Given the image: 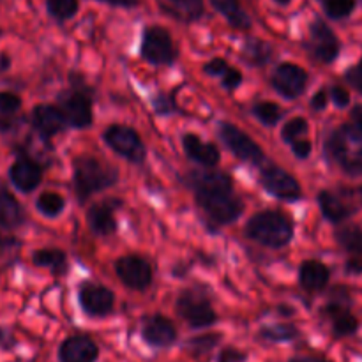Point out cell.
<instances>
[{
    "label": "cell",
    "mask_w": 362,
    "mask_h": 362,
    "mask_svg": "<svg viewBox=\"0 0 362 362\" xmlns=\"http://www.w3.org/2000/svg\"><path fill=\"white\" fill-rule=\"evenodd\" d=\"M325 152L343 172L362 177V126L350 120L336 127L325 141Z\"/></svg>",
    "instance_id": "obj_1"
},
{
    "label": "cell",
    "mask_w": 362,
    "mask_h": 362,
    "mask_svg": "<svg viewBox=\"0 0 362 362\" xmlns=\"http://www.w3.org/2000/svg\"><path fill=\"white\" fill-rule=\"evenodd\" d=\"M246 235L265 247L279 250L290 244L293 237V225L283 212H257L246 223Z\"/></svg>",
    "instance_id": "obj_2"
},
{
    "label": "cell",
    "mask_w": 362,
    "mask_h": 362,
    "mask_svg": "<svg viewBox=\"0 0 362 362\" xmlns=\"http://www.w3.org/2000/svg\"><path fill=\"white\" fill-rule=\"evenodd\" d=\"M119 172L115 168L103 165L92 156H81L74 161V189L80 204L88 200L94 193L115 186Z\"/></svg>",
    "instance_id": "obj_3"
},
{
    "label": "cell",
    "mask_w": 362,
    "mask_h": 362,
    "mask_svg": "<svg viewBox=\"0 0 362 362\" xmlns=\"http://www.w3.org/2000/svg\"><path fill=\"white\" fill-rule=\"evenodd\" d=\"M175 310L191 329H207L218 322V313L212 308L211 299L198 288L182 290L177 297Z\"/></svg>",
    "instance_id": "obj_4"
},
{
    "label": "cell",
    "mask_w": 362,
    "mask_h": 362,
    "mask_svg": "<svg viewBox=\"0 0 362 362\" xmlns=\"http://www.w3.org/2000/svg\"><path fill=\"white\" fill-rule=\"evenodd\" d=\"M350 304H352V299H350L349 290L345 286H336L332 290L331 300L322 310V317L329 320L332 336L336 339L349 338L359 331V320L350 311Z\"/></svg>",
    "instance_id": "obj_5"
},
{
    "label": "cell",
    "mask_w": 362,
    "mask_h": 362,
    "mask_svg": "<svg viewBox=\"0 0 362 362\" xmlns=\"http://www.w3.org/2000/svg\"><path fill=\"white\" fill-rule=\"evenodd\" d=\"M198 207L218 225H230L244 212V204L232 191H204L194 193Z\"/></svg>",
    "instance_id": "obj_6"
},
{
    "label": "cell",
    "mask_w": 362,
    "mask_h": 362,
    "mask_svg": "<svg viewBox=\"0 0 362 362\" xmlns=\"http://www.w3.org/2000/svg\"><path fill=\"white\" fill-rule=\"evenodd\" d=\"M141 57L152 66H170L175 60L172 35L166 28L151 25L144 28L141 34Z\"/></svg>",
    "instance_id": "obj_7"
},
{
    "label": "cell",
    "mask_w": 362,
    "mask_h": 362,
    "mask_svg": "<svg viewBox=\"0 0 362 362\" xmlns=\"http://www.w3.org/2000/svg\"><path fill=\"white\" fill-rule=\"evenodd\" d=\"M103 138H105L106 145L113 152H117L120 158L127 159V161L134 163V165L144 163L145 156H147V148H145V144L140 138V134L127 126L113 124V126H110L105 131Z\"/></svg>",
    "instance_id": "obj_8"
},
{
    "label": "cell",
    "mask_w": 362,
    "mask_h": 362,
    "mask_svg": "<svg viewBox=\"0 0 362 362\" xmlns=\"http://www.w3.org/2000/svg\"><path fill=\"white\" fill-rule=\"evenodd\" d=\"M219 138L225 144V147L232 152L240 161L253 163V165H262L265 161L264 151L255 140H251L250 134L244 133L243 129L235 127L230 122L219 124Z\"/></svg>",
    "instance_id": "obj_9"
},
{
    "label": "cell",
    "mask_w": 362,
    "mask_h": 362,
    "mask_svg": "<svg viewBox=\"0 0 362 362\" xmlns=\"http://www.w3.org/2000/svg\"><path fill=\"white\" fill-rule=\"evenodd\" d=\"M308 49L318 62L331 64L334 62L341 52V42L331 27L322 18H315L310 25V41Z\"/></svg>",
    "instance_id": "obj_10"
},
{
    "label": "cell",
    "mask_w": 362,
    "mask_h": 362,
    "mask_svg": "<svg viewBox=\"0 0 362 362\" xmlns=\"http://www.w3.org/2000/svg\"><path fill=\"white\" fill-rule=\"evenodd\" d=\"M260 182L267 193L279 198V200L296 202L303 197V189H300L296 177L276 165L262 166Z\"/></svg>",
    "instance_id": "obj_11"
},
{
    "label": "cell",
    "mask_w": 362,
    "mask_h": 362,
    "mask_svg": "<svg viewBox=\"0 0 362 362\" xmlns=\"http://www.w3.org/2000/svg\"><path fill=\"white\" fill-rule=\"evenodd\" d=\"M78 303L81 311L88 317H108L115 306V293L106 286L87 281L78 288Z\"/></svg>",
    "instance_id": "obj_12"
},
{
    "label": "cell",
    "mask_w": 362,
    "mask_h": 362,
    "mask_svg": "<svg viewBox=\"0 0 362 362\" xmlns=\"http://www.w3.org/2000/svg\"><path fill=\"white\" fill-rule=\"evenodd\" d=\"M115 272L124 286L144 292L152 285V267L147 260L136 255H127L117 260Z\"/></svg>",
    "instance_id": "obj_13"
},
{
    "label": "cell",
    "mask_w": 362,
    "mask_h": 362,
    "mask_svg": "<svg viewBox=\"0 0 362 362\" xmlns=\"http://www.w3.org/2000/svg\"><path fill=\"white\" fill-rule=\"evenodd\" d=\"M274 90L285 99H297L308 87V73L292 62L279 64L271 78Z\"/></svg>",
    "instance_id": "obj_14"
},
{
    "label": "cell",
    "mask_w": 362,
    "mask_h": 362,
    "mask_svg": "<svg viewBox=\"0 0 362 362\" xmlns=\"http://www.w3.org/2000/svg\"><path fill=\"white\" fill-rule=\"evenodd\" d=\"M140 334L141 339L152 349H170L179 338L173 322L163 315H151L144 318Z\"/></svg>",
    "instance_id": "obj_15"
},
{
    "label": "cell",
    "mask_w": 362,
    "mask_h": 362,
    "mask_svg": "<svg viewBox=\"0 0 362 362\" xmlns=\"http://www.w3.org/2000/svg\"><path fill=\"white\" fill-rule=\"evenodd\" d=\"M60 105L67 124L76 129H85L92 124V98L83 90H71L60 95Z\"/></svg>",
    "instance_id": "obj_16"
},
{
    "label": "cell",
    "mask_w": 362,
    "mask_h": 362,
    "mask_svg": "<svg viewBox=\"0 0 362 362\" xmlns=\"http://www.w3.org/2000/svg\"><path fill=\"white\" fill-rule=\"evenodd\" d=\"M98 359V343L85 334L69 336L59 346V362H95Z\"/></svg>",
    "instance_id": "obj_17"
},
{
    "label": "cell",
    "mask_w": 362,
    "mask_h": 362,
    "mask_svg": "<svg viewBox=\"0 0 362 362\" xmlns=\"http://www.w3.org/2000/svg\"><path fill=\"white\" fill-rule=\"evenodd\" d=\"M120 207L119 200H106L92 205L87 211V223L92 232L99 237H108L117 232L115 211Z\"/></svg>",
    "instance_id": "obj_18"
},
{
    "label": "cell",
    "mask_w": 362,
    "mask_h": 362,
    "mask_svg": "<svg viewBox=\"0 0 362 362\" xmlns=\"http://www.w3.org/2000/svg\"><path fill=\"white\" fill-rule=\"evenodd\" d=\"M32 124L42 138H52L53 134L60 133L66 129V126H69L62 110L52 105L35 106L32 112Z\"/></svg>",
    "instance_id": "obj_19"
},
{
    "label": "cell",
    "mask_w": 362,
    "mask_h": 362,
    "mask_svg": "<svg viewBox=\"0 0 362 362\" xmlns=\"http://www.w3.org/2000/svg\"><path fill=\"white\" fill-rule=\"evenodd\" d=\"M187 184L194 193H204V191H232L233 182L232 177L225 172H219L214 168L193 170L187 175Z\"/></svg>",
    "instance_id": "obj_20"
},
{
    "label": "cell",
    "mask_w": 362,
    "mask_h": 362,
    "mask_svg": "<svg viewBox=\"0 0 362 362\" xmlns=\"http://www.w3.org/2000/svg\"><path fill=\"white\" fill-rule=\"evenodd\" d=\"M9 179L13 186L21 193H30L41 184V166L28 158H20L9 168Z\"/></svg>",
    "instance_id": "obj_21"
},
{
    "label": "cell",
    "mask_w": 362,
    "mask_h": 362,
    "mask_svg": "<svg viewBox=\"0 0 362 362\" xmlns=\"http://www.w3.org/2000/svg\"><path fill=\"white\" fill-rule=\"evenodd\" d=\"M166 16L180 23H194L205 14L204 0H156Z\"/></svg>",
    "instance_id": "obj_22"
},
{
    "label": "cell",
    "mask_w": 362,
    "mask_h": 362,
    "mask_svg": "<svg viewBox=\"0 0 362 362\" xmlns=\"http://www.w3.org/2000/svg\"><path fill=\"white\" fill-rule=\"evenodd\" d=\"M182 147L186 151V156L191 161L198 163L204 168H214L221 159L219 148L214 144H205L198 134L187 133L182 138Z\"/></svg>",
    "instance_id": "obj_23"
},
{
    "label": "cell",
    "mask_w": 362,
    "mask_h": 362,
    "mask_svg": "<svg viewBox=\"0 0 362 362\" xmlns=\"http://www.w3.org/2000/svg\"><path fill=\"white\" fill-rule=\"evenodd\" d=\"M329 279H331V271L327 265L318 260H306L299 269V283L308 293H318L325 290Z\"/></svg>",
    "instance_id": "obj_24"
},
{
    "label": "cell",
    "mask_w": 362,
    "mask_h": 362,
    "mask_svg": "<svg viewBox=\"0 0 362 362\" xmlns=\"http://www.w3.org/2000/svg\"><path fill=\"white\" fill-rule=\"evenodd\" d=\"M318 205H320V211L324 214V218L327 221L336 223V225L346 221L356 212V209L352 205H346L341 198L336 197L334 193H331L327 189L318 193Z\"/></svg>",
    "instance_id": "obj_25"
},
{
    "label": "cell",
    "mask_w": 362,
    "mask_h": 362,
    "mask_svg": "<svg viewBox=\"0 0 362 362\" xmlns=\"http://www.w3.org/2000/svg\"><path fill=\"white\" fill-rule=\"evenodd\" d=\"M211 6L228 21V25L237 30H250L251 18L244 11L239 0H211Z\"/></svg>",
    "instance_id": "obj_26"
},
{
    "label": "cell",
    "mask_w": 362,
    "mask_h": 362,
    "mask_svg": "<svg viewBox=\"0 0 362 362\" xmlns=\"http://www.w3.org/2000/svg\"><path fill=\"white\" fill-rule=\"evenodd\" d=\"M272 48L269 42L262 41L258 37H251L244 42L243 46V59L246 60L250 66L262 67L271 60Z\"/></svg>",
    "instance_id": "obj_27"
},
{
    "label": "cell",
    "mask_w": 362,
    "mask_h": 362,
    "mask_svg": "<svg viewBox=\"0 0 362 362\" xmlns=\"http://www.w3.org/2000/svg\"><path fill=\"white\" fill-rule=\"evenodd\" d=\"M23 223V211L16 198L7 191H0V225L6 228H14Z\"/></svg>",
    "instance_id": "obj_28"
},
{
    "label": "cell",
    "mask_w": 362,
    "mask_h": 362,
    "mask_svg": "<svg viewBox=\"0 0 362 362\" xmlns=\"http://www.w3.org/2000/svg\"><path fill=\"white\" fill-rule=\"evenodd\" d=\"M336 240L350 255L362 257V228L357 225H341L336 230Z\"/></svg>",
    "instance_id": "obj_29"
},
{
    "label": "cell",
    "mask_w": 362,
    "mask_h": 362,
    "mask_svg": "<svg viewBox=\"0 0 362 362\" xmlns=\"http://www.w3.org/2000/svg\"><path fill=\"white\" fill-rule=\"evenodd\" d=\"M32 262L37 267H45L55 274L66 271V253L60 250H37L32 255Z\"/></svg>",
    "instance_id": "obj_30"
},
{
    "label": "cell",
    "mask_w": 362,
    "mask_h": 362,
    "mask_svg": "<svg viewBox=\"0 0 362 362\" xmlns=\"http://www.w3.org/2000/svg\"><path fill=\"white\" fill-rule=\"evenodd\" d=\"M262 339L271 343H286L293 341L296 338H299V329L292 324H272L265 325L258 332Z\"/></svg>",
    "instance_id": "obj_31"
},
{
    "label": "cell",
    "mask_w": 362,
    "mask_h": 362,
    "mask_svg": "<svg viewBox=\"0 0 362 362\" xmlns=\"http://www.w3.org/2000/svg\"><path fill=\"white\" fill-rule=\"evenodd\" d=\"M221 341V334H216V332H211V334H202L197 336V338H191L186 341V350L194 357V359H200V357L209 356L216 346Z\"/></svg>",
    "instance_id": "obj_32"
},
{
    "label": "cell",
    "mask_w": 362,
    "mask_h": 362,
    "mask_svg": "<svg viewBox=\"0 0 362 362\" xmlns=\"http://www.w3.org/2000/svg\"><path fill=\"white\" fill-rule=\"evenodd\" d=\"M64 207H66L64 198L59 193H53V191H45L35 200V209L46 218H57V216L62 214Z\"/></svg>",
    "instance_id": "obj_33"
},
{
    "label": "cell",
    "mask_w": 362,
    "mask_h": 362,
    "mask_svg": "<svg viewBox=\"0 0 362 362\" xmlns=\"http://www.w3.org/2000/svg\"><path fill=\"white\" fill-rule=\"evenodd\" d=\"M251 113H253L264 126L269 127H274L276 124L283 119V115H285V112H283L276 103L271 101L255 103L253 108H251Z\"/></svg>",
    "instance_id": "obj_34"
},
{
    "label": "cell",
    "mask_w": 362,
    "mask_h": 362,
    "mask_svg": "<svg viewBox=\"0 0 362 362\" xmlns=\"http://www.w3.org/2000/svg\"><path fill=\"white\" fill-rule=\"evenodd\" d=\"M46 9H48V14L53 20L62 23V21L76 16L78 9H80V2L78 0H46Z\"/></svg>",
    "instance_id": "obj_35"
},
{
    "label": "cell",
    "mask_w": 362,
    "mask_h": 362,
    "mask_svg": "<svg viewBox=\"0 0 362 362\" xmlns=\"http://www.w3.org/2000/svg\"><path fill=\"white\" fill-rule=\"evenodd\" d=\"M357 0H327L322 4V9L331 20H345L356 11Z\"/></svg>",
    "instance_id": "obj_36"
},
{
    "label": "cell",
    "mask_w": 362,
    "mask_h": 362,
    "mask_svg": "<svg viewBox=\"0 0 362 362\" xmlns=\"http://www.w3.org/2000/svg\"><path fill=\"white\" fill-rule=\"evenodd\" d=\"M308 133V120L304 117H296V119L288 120L281 129V140L285 144L292 145L293 141L299 140L303 134Z\"/></svg>",
    "instance_id": "obj_37"
},
{
    "label": "cell",
    "mask_w": 362,
    "mask_h": 362,
    "mask_svg": "<svg viewBox=\"0 0 362 362\" xmlns=\"http://www.w3.org/2000/svg\"><path fill=\"white\" fill-rule=\"evenodd\" d=\"M152 105H154L156 113H159V115H168V113L177 112L175 101L168 94H158L154 98V101H152Z\"/></svg>",
    "instance_id": "obj_38"
},
{
    "label": "cell",
    "mask_w": 362,
    "mask_h": 362,
    "mask_svg": "<svg viewBox=\"0 0 362 362\" xmlns=\"http://www.w3.org/2000/svg\"><path fill=\"white\" fill-rule=\"evenodd\" d=\"M21 106V99L18 98L13 92H0V113H9L18 112Z\"/></svg>",
    "instance_id": "obj_39"
},
{
    "label": "cell",
    "mask_w": 362,
    "mask_h": 362,
    "mask_svg": "<svg viewBox=\"0 0 362 362\" xmlns=\"http://www.w3.org/2000/svg\"><path fill=\"white\" fill-rule=\"evenodd\" d=\"M230 67L232 66H230L225 59H212L211 62L205 64L204 71H205V74H209V76L223 78L226 73H228Z\"/></svg>",
    "instance_id": "obj_40"
},
{
    "label": "cell",
    "mask_w": 362,
    "mask_h": 362,
    "mask_svg": "<svg viewBox=\"0 0 362 362\" xmlns=\"http://www.w3.org/2000/svg\"><path fill=\"white\" fill-rule=\"evenodd\" d=\"M345 80L349 81V85H352L357 92L362 94V59L357 64H354L352 67L346 69Z\"/></svg>",
    "instance_id": "obj_41"
},
{
    "label": "cell",
    "mask_w": 362,
    "mask_h": 362,
    "mask_svg": "<svg viewBox=\"0 0 362 362\" xmlns=\"http://www.w3.org/2000/svg\"><path fill=\"white\" fill-rule=\"evenodd\" d=\"M247 354L243 352V350H237L233 346H226L219 352L218 361L216 362H246Z\"/></svg>",
    "instance_id": "obj_42"
},
{
    "label": "cell",
    "mask_w": 362,
    "mask_h": 362,
    "mask_svg": "<svg viewBox=\"0 0 362 362\" xmlns=\"http://www.w3.org/2000/svg\"><path fill=\"white\" fill-rule=\"evenodd\" d=\"M240 83H243V73L237 71L235 67H230L228 73L221 78V85L226 90H235Z\"/></svg>",
    "instance_id": "obj_43"
},
{
    "label": "cell",
    "mask_w": 362,
    "mask_h": 362,
    "mask_svg": "<svg viewBox=\"0 0 362 362\" xmlns=\"http://www.w3.org/2000/svg\"><path fill=\"white\" fill-rule=\"evenodd\" d=\"M329 95H331L332 103H334L338 108H346V106L350 105L349 90H346V88H343V87H339V85H334V87L331 88V94H329Z\"/></svg>",
    "instance_id": "obj_44"
},
{
    "label": "cell",
    "mask_w": 362,
    "mask_h": 362,
    "mask_svg": "<svg viewBox=\"0 0 362 362\" xmlns=\"http://www.w3.org/2000/svg\"><path fill=\"white\" fill-rule=\"evenodd\" d=\"M329 98H331V95L327 94V90H325V88H320V90L315 92V95L311 98L310 101L311 108H313L315 112H324V110L327 108Z\"/></svg>",
    "instance_id": "obj_45"
},
{
    "label": "cell",
    "mask_w": 362,
    "mask_h": 362,
    "mask_svg": "<svg viewBox=\"0 0 362 362\" xmlns=\"http://www.w3.org/2000/svg\"><path fill=\"white\" fill-rule=\"evenodd\" d=\"M311 151H313V145L306 140H296L292 144V152L296 158L299 159H308L311 156Z\"/></svg>",
    "instance_id": "obj_46"
},
{
    "label": "cell",
    "mask_w": 362,
    "mask_h": 362,
    "mask_svg": "<svg viewBox=\"0 0 362 362\" xmlns=\"http://www.w3.org/2000/svg\"><path fill=\"white\" fill-rule=\"evenodd\" d=\"M345 272L350 276H361L362 274V257L361 255H352L345 264Z\"/></svg>",
    "instance_id": "obj_47"
},
{
    "label": "cell",
    "mask_w": 362,
    "mask_h": 362,
    "mask_svg": "<svg viewBox=\"0 0 362 362\" xmlns=\"http://www.w3.org/2000/svg\"><path fill=\"white\" fill-rule=\"evenodd\" d=\"M95 2L106 4L112 7H124V9H133L138 6V0H95Z\"/></svg>",
    "instance_id": "obj_48"
},
{
    "label": "cell",
    "mask_w": 362,
    "mask_h": 362,
    "mask_svg": "<svg viewBox=\"0 0 362 362\" xmlns=\"http://www.w3.org/2000/svg\"><path fill=\"white\" fill-rule=\"evenodd\" d=\"M288 362H329L322 356H293Z\"/></svg>",
    "instance_id": "obj_49"
},
{
    "label": "cell",
    "mask_w": 362,
    "mask_h": 362,
    "mask_svg": "<svg viewBox=\"0 0 362 362\" xmlns=\"http://www.w3.org/2000/svg\"><path fill=\"white\" fill-rule=\"evenodd\" d=\"M350 120L356 124H359V126H362V105H357L354 106V110L350 112Z\"/></svg>",
    "instance_id": "obj_50"
},
{
    "label": "cell",
    "mask_w": 362,
    "mask_h": 362,
    "mask_svg": "<svg viewBox=\"0 0 362 362\" xmlns=\"http://www.w3.org/2000/svg\"><path fill=\"white\" fill-rule=\"evenodd\" d=\"M9 64H11V60H9V57L7 55H2L0 57V69H9Z\"/></svg>",
    "instance_id": "obj_51"
},
{
    "label": "cell",
    "mask_w": 362,
    "mask_h": 362,
    "mask_svg": "<svg viewBox=\"0 0 362 362\" xmlns=\"http://www.w3.org/2000/svg\"><path fill=\"white\" fill-rule=\"evenodd\" d=\"M274 2L278 4V6L286 7V6H290V4H292V0H274Z\"/></svg>",
    "instance_id": "obj_52"
},
{
    "label": "cell",
    "mask_w": 362,
    "mask_h": 362,
    "mask_svg": "<svg viewBox=\"0 0 362 362\" xmlns=\"http://www.w3.org/2000/svg\"><path fill=\"white\" fill-rule=\"evenodd\" d=\"M356 193H357V197H359V198H361V204H362V187H359V189H357V191H356Z\"/></svg>",
    "instance_id": "obj_53"
},
{
    "label": "cell",
    "mask_w": 362,
    "mask_h": 362,
    "mask_svg": "<svg viewBox=\"0 0 362 362\" xmlns=\"http://www.w3.org/2000/svg\"><path fill=\"white\" fill-rule=\"evenodd\" d=\"M318 2H320V4H324V2H327V0H318Z\"/></svg>",
    "instance_id": "obj_54"
},
{
    "label": "cell",
    "mask_w": 362,
    "mask_h": 362,
    "mask_svg": "<svg viewBox=\"0 0 362 362\" xmlns=\"http://www.w3.org/2000/svg\"><path fill=\"white\" fill-rule=\"evenodd\" d=\"M2 124H4V122H2V120H0V127H4V126H2Z\"/></svg>",
    "instance_id": "obj_55"
}]
</instances>
